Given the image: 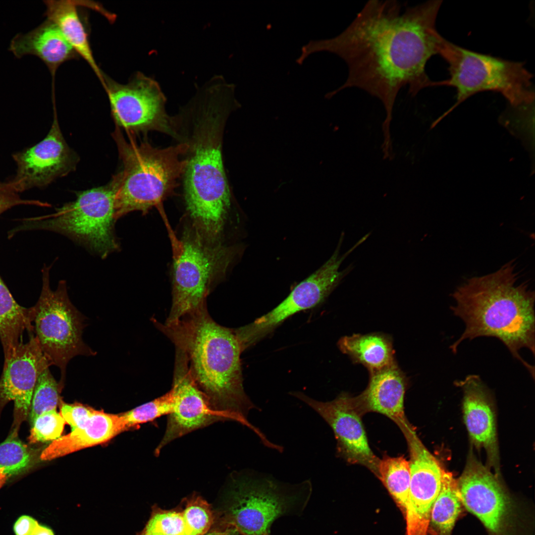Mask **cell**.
I'll use <instances>...</instances> for the list:
<instances>
[{
  "label": "cell",
  "mask_w": 535,
  "mask_h": 535,
  "mask_svg": "<svg viewBox=\"0 0 535 535\" xmlns=\"http://www.w3.org/2000/svg\"><path fill=\"white\" fill-rule=\"evenodd\" d=\"M266 535H270V534H266Z\"/></svg>",
  "instance_id": "cell-40"
},
{
  "label": "cell",
  "mask_w": 535,
  "mask_h": 535,
  "mask_svg": "<svg viewBox=\"0 0 535 535\" xmlns=\"http://www.w3.org/2000/svg\"><path fill=\"white\" fill-rule=\"evenodd\" d=\"M234 89L212 78L174 116L177 140L187 146L182 177L186 209L194 226L211 239L219 238L231 205L222 141Z\"/></svg>",
  "instance_id": "cell-2"
},
{
  "label": "cell",
  "mask_w": 535,
  "mask_h": 535,
  "mask_svg": "<svg viewBox=\"0 0 535 535\" xmlns=\"http://www.w3.org/2000/svg\"><path fill=\"white\" fill-rule=\"evenodd\" d=\"M343 235L330 258L319 269L297 284L288 296L275 308L253 322L234 329L243 351L271 333L292 315L319 305L330 295L342 279L353 269L350 265L343 270L339 268L343 261L358 246L359 240L343 255L340 249Z\"/></svg>",
  "instance_id": "cell-11"
},
{
  "label": "cell",
  "mask_w": 535,
  "mask_h": 535,
  "mask_svg": "<svg viewBox=\"0 0 535 535\" xmlns=\"http://www.w3.org/2000/svg\"><path fill=\"white\" fill-rule=\"evenodd\" d=\"M105 83L111 114L118 126L134 132L156 131L177 139L174 117L166 112V99L157 81L137 72L126 84L106 75Z\"/></svg>",
  "instance_id": "cell-12"
},
{
  "label": "cell",
  "mask_w": 535,
  "mask_h": 535,
  "mask_svg": "<svg viewBox=\"0 0 535 535\" xmlns=\"http://www.w3.org/2000/svg\"><path fill=\"white\" fill-rule=\"evenodd\" d=\"M9 51L17 58L35 55L47 65L53 77V89L57 68L79 56L57 26L46 19L32 30L18 33L11 40Z\"/></svg>",
  "instance_id": "cell-20"
},
{
  "label": "cell",
  "mask_w": 535,
  "mask_h": 535,
  "mask_svg": "<svg viewBox=\"0 0 535 535\" xmlns=\"http://www.w3.org/2000/svg\"><path fill=\"white\" fill-rule=\"evenodd\" d=\"M183 531L182 512L158 510L138 535H182Z\"/></svg>",
  "instance_id": "cell-32"
},
{
  "label": "cell",
  "mask_w": 535,
  "mask_h": 535,
  "mask_svg": "<svg viewBox=\"0 0 535 535\" xmlns=\"http://www.w3.org/2000/svg\"><path fill=\"white\" fill-rule=\"evenodd\" d=\"M35 535H54V534L50 528L42 525L40 530Z\"/></svg>",
  "instance_id": "cell-38"
},
{
  "label": "cell",
  "mask_w": 535,
  "mask_h": 535,
  "mask_svg": "<svg viewBox=\"0 0 535 535\" xmlns=\"http://www.w3.org/2000/svg\"><path fill=\"white\" fill-rule=\"evenodd\" d=\"M41 525L33 517L22 515L15 522L13 531L15 535H35L40 530Z\"/></svg>",
  "instance_id": "cell-36"
},
{
  "label": "cell",
  "mask_w": 535,
  "mask_h": 535,
  "mask_svg": "<svg viewBox=\"0 0 535 535\" xmlns=\"http://www.w3.org/2000/svg\"><path fill=\"white\" fill-rule=\"evenodd\" d=\"M457 485L462 503L490 535H508L514 516L513 504L495 476L480 462L471 459Z\"/></svg>",
  "instance_id": "cell-15"
},
{
  "label": "cell",
  "mask_w": 535,
  "mask_h": 535,
  "mask_svg": "<svg viewBox=\"0 0 535 535\" xmlns=\"http://www.w3.org/2000/svg\"><path fill=\"white\" fill-rule=\"evenodd\" d=\"M124 430L119 415L96 410L84 426L53 441L41 453L40 458L53 460L100 444Z\"/></svg>",
  "instance_id": "cell-22"
},
{
  "label": "cell",
  "mask_w": 535,
  "mask_h": 535,
  "mask_svg": "<svg viewBox=\"0 0 535 535\" xmlns=\"http://www.w3.org/2000/svg\"><path fill=\"white\" fill-rule=\"evenodd\" d=\"M182 512L184 524L182 535H205L213 523V515L208 503L202 498L191 499Z\"/></svg>",
  "instance_id": "cell-31"
},
{
  "label": "cell",
  "mask_w": 535,
  "mask_h": 535,
  "mask_svg": "<svg viewBox=\"0 0 535 535\" xmlns=\"http://www.w3.org/2000/svg\"><path fill=\"white\" fill-rule=\"evenodd\" d=\"M113 136L123 166L112 181L116 219L134 211L145 214L160 208L183 177L187 145L179 142L162 148L147 141H127L118 129Z\"/></svg>",
  "instance_id": "cell-5"
},
{
  "label": "cell",
  "mask_w": 535,
  "mask_h": 535,
  "mask_svg": "<svg viewBox=\"0 0 535 535\" xmlns=\"http://www.w3.org/2000/svg\"><path fill=\"white\" fill-rule=\"evenodd\" d=\"M172 404L173 396L170 390L162 396L119 415L122 426L125 430L168 415L172 411Z\"/></svg>",
  "instance_id": "cell-29"
},
{
  "label": "cell",
  "mask_w": 535,
  "mask_h": 535,
  "mask_svg": "<svg viewBox=\"0 0 535 535\" xmlns=\"http://www.w3.org/2000/svg\"><path fill=\"white\" fill-rule=\"evenodd\" d=\"M33 455L27 446L14 433L0 443V469L7 477L18 475L32 464Z\"/></svg>",
  "instance_id": "cell-30"
},
{
  "label": "cell",
  "mask_w": 535,
  "mask_h": 535,
  "mask_svg": "<svg viewBox=\"0 0 535 535\" xmlns=\"http://www.w3.org/2000/svg\"><path fill=\"white\" fill-rule=\"evenodd\" d=\"M205 535H240L234 528L228 527L223 531H216L209 532Z\"/></svg>",
  "instance_id": "cell-37"
},
{
  "label": "cell",
  "mask_w": 535,
  "mask_h": 535,
  "mask_svg": "<svg viewBox=\"0 0 535 535\" xmlns=\"http://www.w3.org/2000/svg\"><path fill=\"white\" fill-rule=\"evenodd\" d=\"M377 477L404 514L408 505L410 483L409 461L404 456H384L379 460Z\"/></svg>",
  "instance_id": "cell-27"
},
{
  "label": "cell",
  "mask_w": 535,
  "mask_h": 535,
  "mask_svg": "<svg viewBox=\"0 0 535 535\" xmlns=\"http://www.w3.org/2000/svg\"><path fill=\"white\" fill-rule=\"evenodd\" d=\"M461 504L457 481L451 473L445 472L430 516V524L439 535H450L461 511Z\"/></svg>",
  "instance_id": "cell-26"
},
{
  "label": "cell",
  "mask_w": 535,
  "mask_h": 535,
  "mask_svg": "<svg viewBox=\"0 0 535 535\" xmlns=\"http://www.w3.org/2000/svg\"><path fill=\"white\" fill-rule=\"evenodd\" d=\"M317 412L332 429L337 453L351 464L363 465L378 476L379 460L371 450L354 397L342 393L334 400L321 402L303 392L291 393Z\"/></svg>",
  "instance_id": "cell-16"
},
{
  "label": "cell",
  "mask_w": 535,
  "mask_h": 535,
  "mask_svg": "<svg viewBox=\"0 0 535 535\" xmlns=\"http://www.w3.org/2000/svg\"><path fill=\"white\" fill-rule=\"evenodd\" d=\"M21 343L14 354L4 360L0 377V402L13 401L16 414L26 417L39 375L52 365L36 336Z\"/></svg>",
  "instance_id": "cell-18"
},
{
  "label": "cell",
  "mask_w": 535,
  "mask_h": 535,
  "mask_svg": "<svg viewBox=\"0 0 535 535\" xmlns=\"http://www.w3.org/2000/svg\"><path fill=\"white\" fill-rule=\"evenodd\" d=\"M370 374L366 389L354 397L361 414L363 416L368 412L383 414L394 421L401 429L411 425L404 411L408 380L397 364L370 372Z\"/></svg>",
  "instance_id": "cell-19"
},
{
  "label": "cell",
  "mask_w": 535,
  "mask_h": 535,
  "mask_svg": "<svg viewBox=\"0 0 535 535\" xmlns=\"http://www.w3.org/2000/svg\"><path fill=\"white\" fill-rule=\"evenodd\" d=\"M50 268L45 265L42 270L41 292L36 305L30 309L40 345L52 365L60 370V389L69 361L77 355L91 356L96 353L83 341L85 318L70 300L66 281H59L55 290L51 288Z\"/></svg>",
  "instance_id": "cell-10"
},
{
  "label": "cell",
  "mask_w": 535,
  "mask_h": 535,
  "mask_svg": "<svg viewBox=\"0 0 535 535\" xmlns=\"http://www.w3.org/2000/svg\"><path fill=\"white\" fill-rule=\"evenodd\" d=\"M115 191L112 181L107 185L79 192L73 201L54 214L21 219L9 237L25 230H43L62 234L105 259L120 250L115 233Z\"/></svg>",
  "instance_id": "cell-7"
},
{
  "label": "cell",
  "mask_w": 535,
  "mask_h": 535,
  "mask_svg": "<svg viewBox=\"0 0 535 535\" xmlns=\"http://www.w3.org/2000/svg\"><path fill=\"white\" fill-rule=\"evenodd\" d=\"M452 297L450 309L465 324L461 336L449 347L452 353H456L466 340L495 337L534 378V367L520 352L525 348L535 354V294L527 282L521 281L513 262L492 273L468 279Z\"/></svg>",
  "instance_id": "cell-3"
},
{
  "label": "cell",
  "mask_w": 535,
  "mask_h": 535,
  "mask_svg": "<svg viewBox=\"0 0 535 535\" xmlns=\"http://www.w3.org/2000/svg\"><path fill=\"white\" fill-rule=\"evenodd\" d=\"M65 422L56 409L39 415L32 425L29 440L30 443L54 441L63 431Z\"/></svg>",
  "instance_id": "cell-33"
},
{
  "label": "cell",
  "mask_w": 535,
  "mask_h": 535,
  "mask_svg": "<svg viewBox=\"0 0 535 535\" xmlns=\"http://www.w3.org/2000/svg\"><path fill=\"white\" fill-rule=\"evenodd\" d=\"M96 410L79 403L67 404L61 402L60 414L72 431L84 426Z\"/></svg>",
  "instance_id": "cell-34"
},
{
  "label": "cell",
  "mask_w": 535,
  "mask_h": 535,
  "mask_svg": "<svg viewBox=\"0 0 535 535\" xmlns=\"http://www.w3.org/2000/svg\"><path fill=\"white\" fill-rule=\"evenodd\" d=\"M402 431L410 456L409 500L404 514L406 535H427L431 508L440 491L445 471L421 442L412 426Z\"/></svg>",
  "instance_id": "cell-17"
},
{
  "label": "cell",
  "mask_w": 535,
  "mask_h": 535,
  "mask_svg": "<svg viewBox=\"0 0 535 535\" xmlns=\"http://www.w3.org/2000/svg\"><path fill=\"white\" fill-rule=\"evenodd\" d=\"M312 491L309 480L291 484L255 471L233 475L226 523L240 535L270 534L271 525L279 517L301 515Z\"/></svg>",
  "instance_id": "cell-6"
},
{
  "label": "cell",
  "mask_w": 535,
  "mask_h": 535,
  "mask_svg": "<svg viewBox=\"0 0 535 535\" xmlns=\"http://www.w3.org/2000/svg\"><path fill=\"white\" fill-rule=\"evenodd\" d=\"M25 331L33 333L31 309L19 305L0 276V340L4 359L21 343Z\"/></svg>",
  "instance_id": "cell-25"
},
{
  "label": "cell",
  "mask_w": 535,
  "mask_h": 535,
  "mask_svg": "<svg viewBox=\"0 0 535 535\" xmlns=\"http://www.w3.org/2000/svg\"><path fill=\"white\" fill-rule=\"evenodd\" d=\"M60 390L58 383L47 368L39 375L34 391L29 414L31 425L41 414L56 409Z\"/></svg>",
  "instance_id": "cell-28"
},
{
  "label": "cell",
  "mask_w": 535,
  "mask_h": 535,
  "mask_svg": "<svg viewBox=\"0 0 535 535\" xmlns=\"http://www.w3.org/2000/svg\"><path fill=\"white\" fill-rule=\"evenodd\" d=\"M156 327L185 354L196 384L212 408L257 433L247 419L257 409L244 391L240 355L243 350L234 329L216 323L207 307L186 314Z\"/></svg>",
  "instance_id": "cell-4"
},
{
  "label": "cell",
  "mask_w": 535,
  "mask_h": 535,
  "mask_svg": "<svg viewBox=\"0 0 535 535\" xmlns=\"http://www.w3.org/2000/svg\"><path fill=\"white\" fill-rule=\"evenodd\" d=\"M438 54L448 64L450 77L437 82L436 86H451L457 91L455 105L439 120L466 99L481 92L500 93L515 107L530 105L534 101L533 75L522 62L475 52L444 38Z\"/></svg>",
  "instance_id": "cell-8"
},
{
  "label": "cell",
  "mask_w": 535,
  "mask_h": 535,
  "mask_svg": "<svg viewBox=\"0 0 535 535\" xmlns=\"http://www.w3.org/2000/svg\"><path fill=\"white\" fill-rule=\"evenodd\" d=\"M455 384L463 390L464 421L472 440L475 444L494 452L495 420L489 394L481 377L470 374Z\"/></svg>",
  "instance_id": "cell-21"
},
{
  "label": "cell",
  "mask_w": 535,
  "mask_h": 535,
  "mask_svg": "<svg viewBox=\"0 0 535 535\" xmlns=\"http://www.w3.org/2000/svg\"><path fill=\"white\" fill-rule=\"evenodd\" d=\"M7 475L4 473L2 468L0 469V488L6 482L7 479Z\"/></svg>",
  "instance_id": "cell-39"
},
{
  "label": "cell",
  "mask_w": 535,
  "mask_h": 535,
  "mask_svg": "<svg viewBox=\"0 0 535 535\" xmlns=\"http://www.w3.org/2000/svg\"><path fill=\"white\" fill-rule=\"evenodd\" d=\"M338 345L353 362L364 365L370 372L396 364L392 339L383 333L345 336L339 340Z\"/></svg>",
  "instance_id": "cell-24"
},
{
  "label": "cell",
  "mask_w": 535,
  "mask_h": 535,
  "mask_svg": "<svg viewBox=\"0 0 535 535\" xmlns=\"http://www.w3.org/2000/svg\"><path fill=\"white\" fill-rule=\"evenodd\" d=\"M54 110L53 121L46 136L34 145L12 155L17 168L15 175L8 181L19 193L46 187L76 166L78 158L61 133L55 105Z\"/></svg>",
  "instance_id": "cell-14"
},
{
  "label": "cell",
  "mask_w": 535,
  "mask_h": 535,
  "mask_svg": "<svg viewBox=\"0 0 535 535\" xmlns=\"http://www.w3.org/2000/svg\"><path fill=\"white\" fill-rule=\"evenodd\" d=\"M442 0L428 1L404 9L396 0L368 1L354 20L339 35L311 41L304 54L327 51L346 62L348 74L331 97L348 88H358L383 103L388 126L399 91L408 86L415 96L422 90L436 86L428 77L426 65L438 54L444 38L436 28Z\"/></svg>",
  "instance_id": "cell-1"
},
{
  "label": "cell",
  "mask_w": 535,
  "mask_h": 535,
  "mask_svg": "<svg viewBox=\"0 0 535 535\" xmlns=\"http://www.w3.org/2000/svg\"><path fill=\"white\" fill-rule=\"evenodd\" d=\"M173 381L170 390L173 404L166 429L155 454L173 440L218 421H232L226 413L214 409L191 376L184 352L175 348Z\"/></svg>",
  "instance_id": "cell-13"
},
{
  "label": "cell",
  "mask_w": 535,
  "mask_h": 535,
  "mask_svg": "<svg viewBox=\"0 0 535 535\" xmlns=\"http://www.w3.org/2000/svg\"><path fill=\"white\" fill-rule=\"evenodd\" d=\"M172 242V302L165 322L207 307L213 284L225 273L236 256L234 247L209 241L194 226L181 239L173 238Z\"/></svg>",
  "instance_id": "cell-9"
},
{
  "label": "cell",
  "mask_w": 535,
  "mask_h": 535,
  "mask_svg": "<svg viewBox=\"0 0 535 535\" xmlns=\"http://www.w3.org/2000/svg\"><path fill=\"white\" fill-rule=\"evenodd\" d=\"M47 19L55 24L79 56L83 58L105 86V76L97 64L90 45L89 35L78 7L79 3L69 0H47Z\"/></svg>",
  "instance_id": "cell-23"
},
{
  "label": "cell",
  "mask_w": 535,
  "mask_h": 535,
  "mask_svg": "<svg viewBox=\"0 0 535 535\" xmlns=\"http://www.w3.org/2000/svg\"><path fill=\"white\" fill-rule=\"evenodd\" d=\"M19 205L44 207L48 205L37 200L22 199L8 180L5 182L0 180V214Z\"/></svg>",
  "instance_id": "cell-35"
}]
</instances>
